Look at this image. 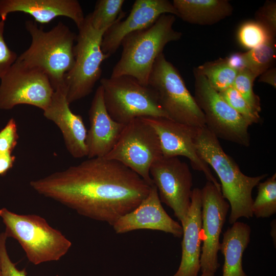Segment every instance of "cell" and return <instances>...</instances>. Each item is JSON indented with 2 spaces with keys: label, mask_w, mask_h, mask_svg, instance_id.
Returning a JSON list of instances; mask_svg holds the SVG:
<instances>
[{
  "label": "cell",
  "mask_w": 276,
  "mask_h": 276,
  "mask_svg": "<svg viewBox=\"0 0 276 276\" xmlns=\"http://www.w3.org/2000/svg\"><path fill=\"white\" fill-rule=\"evenodd\" d=\"M30 185L79 215L111 226L136 208L151 187L123 164L104 157L88 158Z\"/></svg>",
  "instance_id": "cell-1"
},
{
  "label": "cell",
  "mask_w": 276,
  "mask_h": 276,
  "mask_svg": "<svg viewBox=\"0 0 276 276\" xmlns=\"http://www.w3.org/2000/svg\"><path fill=\"white\" fill-rule=\"evenodd\" d=\"M195 145L200 156L214 170L220 182L223 197L230 208L228 222L253 217L252 191L267 174L251 177L242 172L234 159L223 150L218 139L206 127L199 128Z\"/></svg>",
  "instance_id": "cell-2"
},
{
  "label": "cell",
  "mask_w": 276,
  "mask_h": 276,
  "mask_svg": "<svg viewBox=\"0 0 276 276\" xmlns=\"http://www.w3.org/2000/svg\"><path fill=\"white\" fill-rule=\"evenodd\" d=\"M25 28L31 37V42L17 60L44 73L54 90L66 92L65 76L74 64L77 35L61 21L47 31L33 20L26 21Z\"/></svg>",
  "instance_id": "cell-3"
},
{
  "label": "cell",
  "mask_w": 276,
  "mask_h": 276,
  "mask_svg": "<svg viewBox=\"0 0 276 276\" xmlns=\"http://www.w3.org/2000/svg\"><path fill=\"white\" fill-rule=\"evenodd\" d=\"M175 15L164 14L151 26L132 32L122 40V52L110 77L130 76L148 85L149 75L157 57L169 42L179 40L182 33L174 30Z\"/></svg>",
  "instance_id": "cell-4"
},
{
  "label": "cell",
  "mask_w": 276,
  "mask_h": 276,
  "mask_svg": "<svg viewBox=\"0 0 276 276\" xmlns=\"http://www.w3.org/2000/svg\"><path fill=\"white\" fill-rule=\"evenodd\" d=\"M0 217L7 237L19 243L29 261L34 265L58 261L72 246L65 236L39 215L18 214L3 208Z\"/></svg>",
  "instance_id": "cell-5"
},
{
  "label": "cell",
  "mask_w": 276,
  "mask_h": 276,
  "mask_svg": "<svg viewBox=\"0 0 276 276\" xmlns=\"http://www.w3.org/2000/svg\"><path fill=\"white\" fill-rule=\"evenodd\" d=\"M168 118L188 125L205 127L204 116L188 89L177 68L161 53L156 59L148 81Z\"/></svg>",
  "instance_id": "cell-6"
},
{
  "label": "cell",
  "mask_w": 276,
  "mask_h": 276,
  "mask_svg": "<svg viewBox=\"0 0 276 276\" xmlns=\"http://www.w3.org/2000/svg\"><path fill=\"white\" fill-rule=\"evenodd\" d=\"M103 88L106 109L112 119L126 125L144 117L168 118L160 107L155 91L130 76L103 78Z\"/></svg>",
  "instance_id": "cell-7"
},
{
  "label": "cell",
  "mask_w": 276,
  "mask_h": 276,
  "mask_svg": "<svg viewBox=\"0 0 276 276\" xmlns=\"http://www.w3.org/2000/svg\"><path fill=\"white\" fill-rule=\"evenodd\" d=\"M78 29L74 45V64L64 79L66 98L70 104L81 99L93 91L102 74L101 65L109 57L101 49L104 30L95 29L90 14Z\"/></svg>",
  "instance_id": "cell-8"
},
{
  "label": "cell",
  "mask_w": 276,
  "mask_h": 276,
  "mask_svg": "<svg viewBox=\"0 0 276 276\" xmlns=\"http://www.w3.org/2000/svg\"><path fill=\"white\" fill-rule=\"evenodd\" d=\"M162 157L156 131L141 117L125 125L116 145L104 157L120 162L152 186L150 168Z\"/></svg>",
  "instance_id": "cell-9"
},
{
  "label": "cell",
  "mask_w": 276,
  "mask_h": 276,
  "mask_svg": "<svg viewBox=\"0 0 276 276\" xmlns=\"http://www.w3.org/2000/svg\"><path fill=\"white\" fill-rule=\"evenodd\" d=\"M194 98L204 116L206 127L218 139L244 147L250 145L248 131L251 124L222 98L205 77L193 70Z\"/></svg>",
  "instance_id": "cell-10"
},
{
  "label": "cell",
  "mask_w": 276,
  "mask_h": 276,
  "mask_svg": "<svg viewBox=\"0 0 276 276\" xmlns=\"http://www.w3.org/2000/svg\"><path fill=\"white\" fill-rule=\"evenodd\" d=\"M0 80V109L4 110L26 104L44 110L55 91L44 73L18 60Z\"/></svg>",
  "instance_id": "cell-11"
},
{
  "label": "cell",
  "mask_w": 276,
  "mask_h": 276,
  "mask_svg": "<svg viewBox=\"0 0 276 276\" xmlns=\"http://www.w3.org/2000/svg\"><path fill=\"white\" fill-rule=\"evenodd\" d=\"M150 175L162 202L185 224L191 203L193 177L189 167L178 157H162L153 164Z\"/></svg>",
  "instance_id": "cell-12"
},
{
  "label": "cell",
  "mask_w": 276,
  "mask_h": 276,
  "mask_svg": "<svg viewBox=\"0 0 276 276\" xmlns=\"http://www.w3.org/2000/svg\"><path fill=\"white\" fill-rule=\"evenodd\" d=\"M201 190V247L200 258L202 273L215 274L220 265L218 253L220 237L230 208L221 190L207 181Z\"/></svg>",
  "instance_id": "cell-13"
},
{
  "label": "cell",
  "mask_w": 276,
  "mask_h": 276,
  "mask_svg": "<svg viewBox=\"0 0 276 276\" xmlns=\"http://www.w3.org/2000/svg\"><path fill=\"white\" fill-rule=\"evenodd\" d=\"M156 131L163 157L185 156L193 168L202 172L208 181L221 190L220 184L212 174L209 165L200 156L195 145L199 128L184 124L169 118L157 117H142Z\"/></svg>",
  "instance_id": "cell-14"
},
{
  "label": "cell",
  "mask_w": 276,
  "mask_h": 276,
  "mask_svg": "<svg viewBox=\"0 0 276 276\" xmlns=\"http://www.w3.org/2000/svg\"><path fill=\"white\" fill-rule=\"evenodd\" d=\"M164 14L177 16V12L169 1H135L126 19L118 21L104 33L101 43L102 52L109 57L121 46L126 35L151 26Z\"/></svg>",
  "instance_id": "cell-15"
},
{
  "label": "cell",
  "mask_w": 276,
  "mask_h": 276,
  "mask_svg": "<svg viewBox=\"0 0 276 276\" xmlns=\"http://www.w3.org/2000/svg\"><path fill=\"white\" fill-rule=\"evenodd\" d=\"M112 227L118 234L137 229H151L180 238L183 233L181 224L173 220L163 207L154 185L141 203L133 210L121 217Z\"/></svg>",
  "instance_id": "cell-16"
},
{
  "label": "cell",
  "mask_w": 276,
  "mask_h": 276,
  "mask_svg": "<svg viewBox=\"0 0 276 276\" xmlns=\"http://www.w3.org/2000/svg\"><path fill=\"white\" fill-rule=\"evenodd\" d=\"M88 117L90 126L86 139L87 157H104L116 145L125 125L117 122L109 114L101 85L94 96Z\"/></svg>",
  "instance_id": "cell-17"
},
{
  "label": "cell",
  "mask_w": 276,
  "mask_h": 276,
  "mask_svg": "<svg viewBox=\"0 0 276 276\" xmlns=\"http://www.w3.org/2000/svg\"><path fill=\"white\" fill-rule=\"evenodd\" d=\"M66 91L55 90L43 116L54 123L60 130L65 147L75 158L87 156V130L82 117L70 107Z\"/></svg>",
  "instance_id": "cell-18"
},
{
  "label": "cell",
  "mask_w": 276,
  "mask_h": 276,
  "mask_svg": "<svg viewBox=\"0 0 276 276\" xmlns=\"http://www.w3.org/2000/svg\"><path fill=\"white\" fill-rule=\"evenodd\" d=\"M19 12L31 16L37 23L48 24L55 18L71 19L79 28L85 16L77 0H0L1 20L6 21L9 14Z\"/></svg>",
  "instance_id": "cell-19"
},
{
  "label": "cell",
  "mask_w": 276,
  "mask_h": 276,
  "mask_svg": "<svg viewBox=\"0 0 276 276\" xmlns=\"http://www.w3.org/2000/svg\"><path fill=\"white\" fill-rule=\"evenodd\" d=\"M181 259L172 276H198L200 270L201 244V190H192L191 203L185 224L182 226Z\"/></svg>",
  "instance_id": "cell-20"
},
{
  "label": "cell",
  "mask_w": 276,
  "mask_h": 276,
  "mask_svg": "<svg viewBox=\"0 0 276 276\" xmlns=\"http://www.w3.org/2000/svg\"><path fill=\"white\" fill-rule=\"evenodd\" d=\"M177 16L190 24L208 26L231 15L233 7L227 0H173Z\"/></svg>",
  "instance_id": "cell-21"
},
{
  "label": "cell",
  "mask_w": 276,
  "mask_h": 276,
  "mask_svg": "<svg viewBox=\"0 0 276 276\" xmlns=\"http://www.w3.org/2000/svg\"><path fill=\"white\" fill-rule=\"evenodd\" d=\"M251 229L236 221L223 234L219 250L224 256L222 276H247L242 267L243 254L250 242Z\"/></svg>",
  "instance_id": "cell-22"
},
{
  "label": "cell",
  "mask_w": 276,
  "mask_h": 276,
  "mask_svg": "<svg viewBox=\"0 0 276 276\" xmlns=\"http://www.w3.org/2000/svg\"><path fill=\"white\" fill-rule=\"evenodd\" d=\"M194 68L204 76L210 86L218 93L232 87L238 73L229 67L225 58L208 61Z\"/></svg>",
  "instance_id": "cell-23"
},
{
  "label": "cell",
  "mask_w": 276,
  "mask_h": 276,
  "mask_svg": "<svg viewBox=\"0 0 276 276\" xmlns=\"http://www.w3.org/2000/svg\"><path fill=\"white\" fill-rule=\"evenodd\" d=\"M124 0L97 1L94 11L89 13L93 27L106 31L111 26L125 15L122 11Z\"/></svg>",
  "instance_id": "cell-24"
},
{
  "label": "cell",
  "mask_w": 276,
  "mask_h": 276,
  "mask_svg": "<svg viewBox=\"0 0 276 276\" xmlns=\"http://www.w3.org/2000/svg\"><path fill=\"white\" fill-rule=\"evenodd\" d=\"M246 68L257 78L271 68L276 56L275 38L243 53Z\"/></svg>",
  "instance_id": "cell-25"
},
{
  "label": "cell",
  "mask_w": 276,
  "mask_h": 276,
  "mask_svg": "<svg viewBox=\"0 0 276 276\" xmlns=\"http://www.w3.org/2000/svg\"><path fill=\"white\" fill-rule=\"evenodd\" d=\"M257 188V195L251 206L253 216L269 217L276 213V174L260 182Z\"/></svg>",
  "instance_id": "cell-26"
},
{
  "label": "cell",
  "mask_w": 276,
  "mask_h": 276,
  "mask_svg": "<svg viewBox=\"0 0 276 276\" xmlns=\"http://www.w3.org/2000/svg\"><path fill=\"white\" fill-rule=\"evenodd\" d=\"M237 37L242 47L250 50L275 38V36L259 22L250 20L241 25L238 31Z\"/></svg>",
  "instance_id": "cell-27"
},
{
  "label": "cell",
  "mask_w": 276,
  "mask_h": 276,
  "mask_svg": "<svg viewBox=\"0 0 276 276\" xmlns=\"http://www.w3.org/2000/svg\"><path fill=\"white\" fill-rule=\"evenodd\" d=\"M256 78V76L246 68L238 72L232 86L255 111L259 113L261 111L260 99L253 89Z\"/></svg>",
  "instance_id": "cell-28"
},
{
  "label": "cell",
  "mask_w": 276,
  "mask_h": 276,
  "mask_svg": "<svg viewBox=\"0 0 276 276\" xmlns=\"http://www.w3.org/2000/svg\"><path fill=\"white\" fill-rule=\"evenodd\" d=\"M219 93L232 108L251 125L259 122V113L255 111L233 86Z\"/></svg>",
  "instance_id": "cell-29"
},
{
  "label": "cell",
  "mask_w": 276,
  "mask_h": 276,
  "mask_svg": "<svg viewBox=\"0 0 276 276\" xmlns=\"http://www.w3.org/2000/svg\"><path fill=\"white\" fill-rule=\"evenodd\" d=\"M256 21L265 27L274 36L276 34V2L267 1L255 13Z\"/></svg>",
  "instance_id": "cell-30"
},
{
  "label": "cell",
  "mask_w": 276,
  "mask_h": 276,
  "mask_svg": "<svg viewBox=\"0 0 276 276\" xmlns=\"http://www.w3.org/2000/svg\"><path fill=\"white\" fill-rule=\"evenodd\" d=\"M7 238L5 232L0 234L1 276H27L26 270H18L11 260L6 246Z\"/></svg>",
  "instance_id": "cell-31"
},
{
  "label": "cell",
  "mask_w": 276,
  "mask_h": 276,
  "mask_svg": "<svg viewBox=\"0 0 276 276\" xmlns=\"http://www.w3.org/2000/svg\"><path fill=\"white\" fill-rule=\"evenodd\" d=\"M18 138L16 121L14 118H11L0 131V153H12Z\"/></svg>",
  "instance_id": "cell-32"
},
{
  "label": "cell",
  "mask_w": 276,
  "mask_h": 276,
  "mask_svg": "<svg viewBox=\"0 0 276 276\" xmlns=\"http://www.w3.org/2000/svg\"><path fill=\"white\" fill-rule=\"evenodd\" d=\"M5 21L0 20V79L6 74L16 61L18 56L8 46L5 40L4 33Z\"/></svg>",
  "instance_id": "cell-33"
},
{
  "label": "cell",
  "mask_w": 276,
  "mask_h": 276,
  "mask_svg": "<svg viewBox=\"0 0 276 276\" xmlns=\"http://www.w3.org/2000/svg\"><path fill=\"white\" fill-rule=\"evenodd\" d=\"M225 60L229 67L237 72L246 68L243 53H233L226 57Z\"/></svg>",
  "instance_id": "cell-34"
},
{
  "label": "cell",
  "mask_w": 276,
  "mask_h": 276,
  "mask_svg": "<svg viewBox=\"0 0 276 276\" xmlns=\"http://www.w3.org/2000/svg\"><path fill=\"white\" fill-rule=\"evenodd\" d=\"M15 159L11 152L0 153V176L5 175L12 168Z\"/></svg>",
  "instance_id": "cell-35"
},
{
  "label": "cell",
  "mask_w": 276,
  "mask_h": 276,
  "mask_svg": "<svg viewBox=\"0 0 276 276\" xmlns=\"http://www.w3.org/2000/svg\"><path fill=\"white\" fill-rule=\"evenodd\" d=\"M259 82L267 83L273 87H276V68L271 67L262 74L259 78Z\"/></svg>",
  "instance_id": "cell-36"
},
{
  "label": "cell",
  "mask_w": 276,
  "mask_h": 276,
  "mask_svg": "<svg viewBox=\"0 0 276 276\" xmlns=\"http://www.w3.org/2000/svg\"><path fill=\"white\" fill-rule=\"evenodd\" d=\"M200 276H214V274L211 272L202 273Z\"/></svg>",
  "instance_id": "cell-37"
},
{
  "label": "cell",
  "mask_w": 276,
  "mask_h": 276,
  "mask_svg": "<svg viewBox=\"0 0 276 276\" xmlns=\"http://www.w3.org/2000/svg\"><path fill=\"white\" fill-rule=\"evenodd\" d=\"M1 263H0V276H1Z\"/></svg>",
  "instance_id": "cell-38"
}]
</instances>
